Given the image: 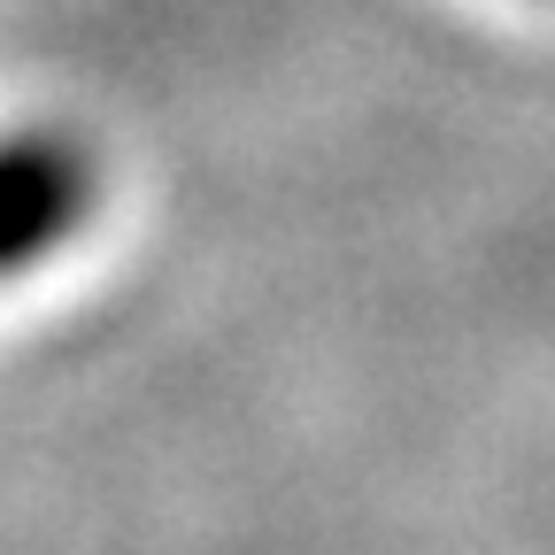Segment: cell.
Listing matches in <instances>:
<instances>
[{
    "label": "cell",
    "mask_w": 555,
    "mask_h": 555,
    "mask_svg": "<svg viewBox=\"0 0 555 555\" xmlns=\"http://www.w3.org/2000/svg\"><path fill=\"white\" fill-rule=\"evenodd\" d=\"M93 201L86 155L54 131H24L0 147V270L39 262Z\"/></svg>",
    "instance_id": "cell-1"
}]
</instances>
